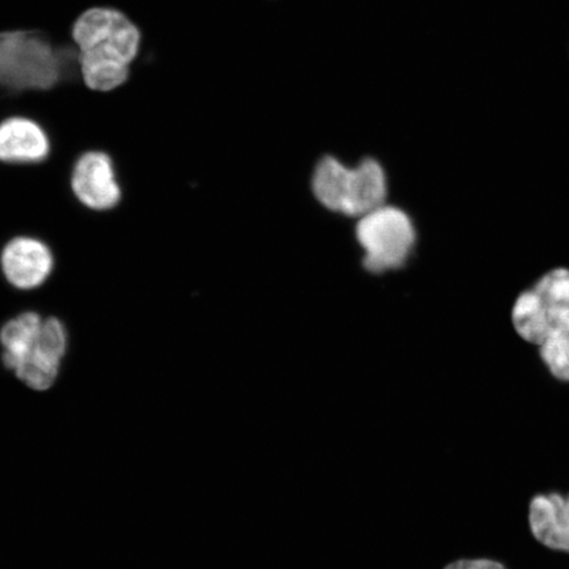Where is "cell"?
Masks as SVG:
<instances>
[{
  "instance_id": "8",
  "label": "cell",
  "mask_w": 569,
  "mask_h": 569,
  "mask_svg": "<svg viewBox=\"0 0 569 569\" xmlns=\"http://www.w3.org/2000/svg\"><path fill=\"white\" fill-rule=\"evenodd\" d=\"M6 280L19 290L41 287L52 274L54 259L44 241L19 237L6 244L0 256Z\"/></svg>"
},
{
  "instance_id": "2",
  "label": "cell",
  "mask_w": 569,
  "mask_h": 569,
  "mask_svg": "<svg viewBox=\"0 0 569 569\" xmlns=\"http://www.w3.org/2000/svg\"><path fill=\"white\" fill-rule=\"evenodd\" d=\"M4 366L34 390L51 388L59 376L68 347V333L61 320L23 312L0 330Z\"/></svg>"
},
{
  "instance_id": "7",
  "label": "cell",
  "mask_w": 569,
  "mask_h": 569,
  "mask_svg": "<svg viewBox=\"0 0 569 569\" xmlns=\"http://www.w3.org/2000/svg\"><path fill=\"white\" fill-rule=\"evenodd\" d=\"M71 189L78 201L96 211L111 210L122 198L116 167L109 154L99 151L83 153L77 160Z\"/></svg>"
},
{
  "instance_id": "5",
  "label": "cell",
  "mask_w": 569,
  "mask_h": 569,
  "mask_svg": "<svg viewBox=\"0 0 569 569\" xmlns=\"http://www.w3.org/2000/svg\"><path fill=\"white\" fill-rule=\"evenodd\" d=\"M510 320L517 336L537 347L569 329V268H553L521 291Z\"/></svg>"
},
{
  "instance_id": "3",
  "label": "cell",
  "mask_w": 569,
  "mask_h": 569,
  "mask_svg": "<svg viewBox=\"0 0 569 569\" xmlns=\"http://www.w3.org/2000/svg\"><path fill=\"white\" fill-rule=\"evenodd\" d=\"M312 191L325 208L361 218L387 203V174L375 159H365L350 168L326 156L317 163Z\"/></svg>"
},
{
  "instance_id": "10",
  "label": "cell",
  "mask_w": 569,
  "mask_h": 569,
  "mask_svg": "<svg viewBox=\"0 0 569 569\" xmlns=\"http://www.w3.org/2000/svg\"><path fill=\"white\" fill-rule=\"evenodd\" d=\"M51 153V140L34 120L12 117L0 123V161L38 163Z\"/></svg>"
},
{
  "instance_id": "1",
  "label": "cell",
  "mask_w": 569,
  "mask_h": 569,
  "mask_svg": "<svg viewBox=\"0 0 569 569\" xmlns=\"http://www.w3.org/2000/svg\"><path fill=\"white\" fill-rule=\"evenodd\" d=\"M77 46V62L84 84L94 91H112L130 77L141 34L123 12L109 7L84 11L71 31Z\"/></svg>"
},
{
  "instance_id": "11",
  "label": "cell",
  "mask_w": 569,
  "mask_h": 569,
  "mask_svg": "<svg viewBox=\"0 0 569 569\" xmlns=\"http://www.w3.org/2000/svg\"><path fill=\"white\" fill-rule=\"evenodd\" d=\"M538 348L539 358L553 379L569 383V329L555 333Z\"/></svg>"
},
{
  "instance_id": "9",
  "label": "cell",
  "mask_w": 569,
  "mask_h": 569,
  "mask_svg": "<svg viewBox=\"0 0 569 569\" xmlns=\"http://www.w3.org/2000/svg\"><path fill=\"white\" fill-rule=\"evenodd\" d=\"M528 525L532 538L545 549L569 553V493L533 496L529 502Z\"/></svg>"
},
{
  "instance_id": "6",
  "label": "cell",
  "mask_w": 569,
  "mask_h": 569,
  "mask_svg": "<svg viewBox=\"0 0 569 569\" xmlns=\"http://www.w3.org/2000/svg\"><path fill=\"white\" fill-rule=\"evenodd\" d=\"M356 234L365 249V266L375 273L407 264L417 243L409 213L387 203L361 217Z\"/></svg>"
},
{
  "instance_id": "4",
  "label": "cell",
  "mask_w": 569,
  "mask_h": 569,
  "mask_svg": "<svg viewBox=\"0 0 569 569\" xmlns=\"http://www.w3.org/2000/svg\"><path fill=\"white\" fill-rule=\"evenodd\" d=\"M63 53L39 32L0 33V88L52 89L66 74Z\"/></svg>"
}]
</instances>
